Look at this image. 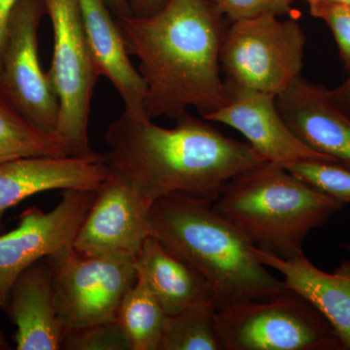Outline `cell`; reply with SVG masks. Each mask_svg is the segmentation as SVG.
<instances>
[{
	"instance_id": "1",
	"label": "cell",
	"mask_w": 350,
	"mask_h": 350,
	"mask_svg": "<svg viewBox=\"0 0 350 350\" xmlns=\"http://www.w3.org/2000/svg\"><path fill=\"white\" fill-rule=\"evenodd\" d=\"M225 18L213 0H167L151 15L116 18L129 54L139 61L149 118L175 121L189 108L202 115L224 105Z\"/></svg>"
},
{
	"instance_id": "2",
	"label": "cell",
	"mask_w": 350,
	"mask_h": 350,
	"mask_svg": "<svg viewBox=\"0 0 350 350\" xmlns=\"http://www.w3.org/2000/svg\"><path fill=\"white\" fill-rule=\"evenodd\" d=\"M105 139L108 149L100 155L109 174L152 204L174 193L214 202L227 182L268 163L247 142L226 137L188 112L167 129L147 115L123 111Z\"/></svg>"
},
{
	"instance_id": "3",
	"label": "cell",
	"mask_w": 350,
	"mask_h": 350,
	"mask_svg": "<svg viewBox=\"0 0 350 350\" xmlns=\"http://www.w3.org/2000/svg\"><path fill=\"white\" fill-rule=\"evenodd\" d=\"M213 200L174 193L152 204L150 234L206 278L218 312L266 301L287 289L262 264L254 246L213 207Z\"/></svg>"
},
{
	"instance_id": "4",
	"label": "cell",
	"mask_w": 350,
	"mask_h": 350,
	"mask_svg": "<svg viewBox=\"0 0 350 350\" xmlns=\"http://www.w3.org/2000/svg\"><path fill=\"white\" fill-rule=\"evenodd\" d=\"M344 206L271 163L227 182L213 204L253 246L285 260L304 255L306 236Z\"/></svg>"
},
{
	"instance_id": "5",
	"label": "cell",
	"mask_w": 350,
	"mask_h": 350,
	"mask_svg": "<svg viewBox=\"0 0 350 350\" xmlns=\"http://www.w3.org/2000/svg\"><path fill=\"white\" fill-rule=\"evenodd\" d=\"M306 43L294 19L265 14L234 21L221 48L225 82L278 98L301 77Z\"/></svg>"
},
{
	"instance_id": "6",
	"label": "cell",
	"mask_w": 350,
	"mask_h": 350,
	"mask_svg": "<svg viewBox=\"0 0 350 350\" xmlns=\"http://www.w3.org/2000/svg\"><path fill=\"white\" fill-rule=\"evenodd\" d=\"M52 24L54 47L48 78L59 105L55 135L68 156L94 157L90 146V113L98 76L78 0H44Z\"/></svg>"
},
{
	"instance_id": "7",
	"label": "cell",
	"mask_w": 350,
	"mask_h": 350,
	"mask_svg": "<svg viewBox=\"0 0 350 350\" xmlns=\"http://www.w3.org/2000/svg\"><path fill=\"white\" fill-rule=\"evenodd\" d=\"M223 350H342L333 327L292 290L218 312Z\"/></svg>"
},
{
	"instance_id": "8",
	"label": "cell",
	"mask_w": 350,
	"mask_h": 350,
	"mask_svg": "<svg viewBox=\"0 0 350 350\" xmlns=\"http://www.w3.org/2000/svg\"><path fill=\"white\" fill-rule=\"evenodd\" d=\"M64 335L116 320L119 306L137 278L135 260L88 256L69 247L47 257Z\"/></svg>"
},
{
	"instance_id": "9",
	"label": "cell",
	"mask_w": 350,
	"mask_h": 350,
	"mask_svg": "<svg viewBox=\"0 0 350 350\" xmlns=\"http://www.w3.org/2000/svg\"><path fill=\"white\" fill-rule=\"evenodd\" d=\"M44 15V0L18 1L2 53L0 90L34 126L55 135L59 100L38 54V29Z\"/></svg>"
},
{
	"instance_id": "10",
	"label": "cell",
	"mask_w": 350,
	"mask_h": 350,
	"mask_svg": "<svg viewBox=\"0 0 350 350\" xmlns=\"http://www.w3.org/2000/svg\"><path fill=\"white\" fill-rule=\"evenodd\" d=\"M96 191L64 190L48 213L25 209L19 224L0 236V303L3 306L18 276L34 262L72 247L76 234L91 208Z\"/></svg>"
},
{
	"instance_id": "11",
	"label": "cell",
	"mask_w": 350,
	"mask_h": 350,
	"mask_svg": "<svg viewBox=\"0 0 350 350\" xmlns=\"http://www.w3.org/2000/svg\"><path fill=\"white\" fill-rule=\"evenodd\" d=\"M152 204L118 177L108 174L96 190L73 248L88 256L137 260L150 234Z\"/></svg>"
},
{
	"instance_id": "12",
	"label": "cell",
	"mask_w": 350,
	"mask_h": 350,
	"mask_svg": "<svg viewBox=\"0 0 350 350\" xmlns=\"http://www.w3.org/2000/svg\"><path fill=\"white\" fill-rule=\"evenodd\" d=\"M227 100L202 119L238 131L268 163L285 165L301 160L335 161L308 148L282 118L276 98L226 83Z\"/></svg>"
},
{
	"instance_id": "13",
	"label": "cell",
	"mask_w": 350,
	"mask_h": 350,
	"mask_svg": "<svg viewBox=\"0 0 350 350\" xmlns=\"http://www.w3.org/2000/svg\"><path fill=\"white\" fill-rule=\"evenodd\" d=\"M100 154L33 156L0 163V215L39 193L54 190L96 191L107 178Z\"/></svg>"
},
{
	"instance_id": "14",
	"label": "cell",
	"mask_w": 350,
	"mask_h": 350,
	"mask_svg": "<svg viewBox=\"0 0 350 350\" xmlns=\"http://www.w3.org/2000/svg\"><path fill=\"white\" fill-rule=\"evenodd\" d=\"M276 105L308 148L350 167V116L336 105L330 90L301 76L276 98Z\"/></svg>"
},
{
	"instance_id": "15",
	"label": "cell",
	"mask_w": 350,
	"mask_h": 350,
	"mask_svg": "<svg viewBox=\"0 0 350 350\" xmlns=\"http://www.w3.org/2000/svg\"><path fill=\"white\" fill-rule=\"evenodd\" d=\"M2 310L16 326V349H62L64 330L47 258L34 262L18 276Z\"/></svg>"
},
{
	"instance_id": "16",
	"label": "cell",
	"mask_w": 350,
	"mask_h": 350,
	"mask_svg": "<svg viewBox=\"0 0 350 350\" xmlns=\"http://www.w3.org/2000/svg\"><path fill=\"white\" fill-rule=\"evenodd\" d=\"M90 50L98 76L109 80L123 100L124 111L147 115L146 86L133 66L116 18L105 0H78Z\"/></svg>"
},
{
	"instance_id": "17",
	"label": "cell",
	"mask_w": 350,
	"mask_h": 350,
	"mask_svg": "<svg viewBox=\"0 0 350 350\" xmlns=\"http://www.w3.org/2000/svg\"><path fill=\"white\" fill-rule=\"evenodd\" d=\"M254 250L262 264L282 273L287 289L305 298L328 320L342 349L350 350V280L321 271L305 254L285 260Z\"/></svg>"
},
{
	"instance_id": "18",
	"label": "cell",
	"mask_w": 350,
	"mask_h": 350,
	"mask_svg": "<svg viewBox=\"0 0 350 350\" xmlns=\"http://www.w3.org/2000/svg\"><path fill=\"white\" fill-rule=\"evenodd\" d=\"M135 266L167 315L214 303L211 288L202 273L152 234L144 241Z\"/></svg>"
},
{
	"instance_id": "19",
	"label": "cell",
	"mask_w": 350,
	"mask_h": 350,
	"mask_svg": "<svg viewBox=\"0 0 350 350\" xmlns=\"http://www.w3.org/2000/svg\"><path fill=\"white\" fill-rule=\"evenodd\" d=\"M165 317L148 284L137 275V282L124 296L116 317L131 350H158Z\"/></svg>"
},
{
	"instance_id": "20",
	"label": "cell",
	"mask_w": 350,
	"mask_h": 350,
	"mask_svg": "<svg viewBox=\"0 0 350 350\" xmlns=\"http://www.w3.org/2000/svg\"><path fill=\"white\" fill-rule=\"evenodd\" d=\"M33 156H68L54 135L25 118L0 90V163Z\"/></svg>"
},
{
	"instance_id": "21",
	"label": "cell",
	"mask_w": 350,
	"mask_h": 350,
	"mask_svg": "<svg viewBox=\"0 0 350 350\" xmlns=\"http://www.w3.org/2000/svg\"><path fill=\"white\" fill-rule=\"evenodd\" d=\"M158 350H223L215 304L167 315Z\"/></svg>"
},
{
	"instance_id": "22",
	"label": "cell",
	"mask_w": 350,
	"mask_h": 350,
	"mask_svg": "<svg viewBox=\"0 0 350 350\" xmlns=\"http://www.w3.org/2000/svg\"><path fill=\"white\" fill-rule=\"evenodd\" d=\"M285 169L332 199L350 204V167L337 161L301 160Z\"/></svg>"
},
{
	"instance_id": "23",
	"label": "cell",
	"mask_w": 350,
	"mask_h": 350,
	"mask_svg": "<svg viewBox=\"0 0 350 350\" xmlns=\"http://www.w3.org/2000/svg\"><path fill=\"white\" fill-rule=\"evenodd\" d=\"M62 349L131 350V345L125 332L114 320L68 332Z\"/></svg>"
},
{
	"instance_id": "24",
	"label": "cell",
	"mask_w": 350,
	"mask_h": 350,
	"mask_svg": "<svg viewBox=\"0 0 350 350\" xmlns=\"http://www.w3.org/2000/svg\"><path fill=\"white\" fill-rule=\"evenodd\" d=\"M310 15L323 21L331 29L345 68L350 70V4L314 0L308 2Z\"/></svg>"
},
{
	"instance_id": "25",
	"label": "cell",
	"mask_w": 350,
	"mask_h": 350,
	"mask_svg": "<svg viewBox=\"0 0 350 350\" xmlns=\"http://www.w3.org/2000/svg\"><path fill=\"white\" fill-rule=\"evenodd\" d=\"M227 19L234 21L265 14L285 15L291 11L293 0H213Z\"/></svg>"
},
{
	"instance_id": "26",
	"label": "cell",
	"mask_w": 350,
	"mask_h": 350,
	"mask_svg": "<svg viewBox=\"0 0 350 350\" xmlns=\"http://www.w3.org/2000/svg\"><path fill=\"white\" fill-rule=\"evenodd\" d=\"M18 1L19 0H0V66L9 22Z\"/></svg>"
},
{
	"instance_id": "27",
	"label": "cell",
	"mask_w": 350,
	"mask_h": 350,
	"mask_svg": "<svg viewBox=\"0 0 350 350\" xmlns=\"http://www.w3.org/2000/svg\"><path fill=\"white\" fill-rule=\"evenodd\" d=\"M167 0H128L133 15L148 16L162 8Z\"/></svg>"
},
{
	"instance_id": "28",
	"label": "cell",
	"mask_w": 350,
	"mask_h": 350,
	"mask_svg": "<svg viewBox=\"0 0 350 350\" xmlns=\"http://www.w3.org/2000/svg\"><path fill=\"white\" fill-rule=\"evenodd\" d=\"M330 93L336 105L350 116V72L345 81L336 89L330 90Z\"/></svg>"
},
{
	"instance_id": "29",
	"label": "cell",
	"mask_w": 350,
	"mask_h": 350,
	"mask_svg": "<svg viewBox=\"0 0 350 350\" xmlns=\"http://www.w3.org/2000/svg\"><path fill=\"white\" fill-rule=\"evenodd\" d=\"M105 2L116 18L131 13L128 0H105Z\"/></svg>"
},
{
	"instance_id": "30",
	"label": "cell",
	"mask_w": 350,
	"mask_h": 350,
	"mask_svg": "<svg viewBox=\"0 0 350 350\" xmlns=\"http://www.w3.org/2000/svg\"><path fill=\"white\" fill-rule=\"evenodd\" d=\"M334 273H337L338 275L345 276V278L350 280V261L347 260V261L342 262Z\"/></svg>"
},
{
	"instance_id": "31",
	"label": "cell",
	"mask_w": 350,
	"mask_h": 350,
	"mask_svg": "<svg viewBox=\"0 0 350 350\" xmlns=\"http://www.w3.org/2000/svg\"><path fill=\"white\" fill-rule=\"evenodd\" d=\"M12 349V345L7 340L6 336L4 335L3 332L0 330V350H9Z\"/></svg>"
},
{
	"instance_id": "32",
	"label": "cell",
	"mask_w": 350,
	"mask_h": 350,
	"mask_svg": "<svg viewBox=\"0 0 350 350\" xmlns=\"http://www.w3.org/2000/svg\"><path fill=\"white\" fill-rule=\"evenodd\" d=\"M293 1H297V0H293ZM303 1H306V3H308V2L314 1V0H303ZM327 1L342 2V3L350 4V0H327Z\"/></svg>"
},
{
	"instance_id": "33",
	"label": "cell",
	"mask_w": 350,
	"mask_h": 350,
	"mask_svg": "<svg viewBox=\"0 0 350 350\" xmlns=\"http://www.w3.org/2000/svg\"><path fill=\"white\" fill-rule=\"evenodd\" d=\"M342 247L350 251V244H342Z\"/></svg>"
},
{
	"instance_id": "34",
	"label": "cell",
	"mask_w": 350,
	"mask_h": 350,
	"mask_svg": "<svg viewBox=\"0 0 350 350\" xmlns=\"http://www.w3.org/2000/svg\"><path fill=\"white\" fill-rule=\"evenodd\" d=\"M0 310H2L1 303H0Z\"/></svg>"
}]
</instances>
